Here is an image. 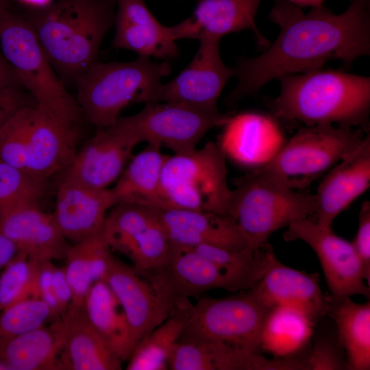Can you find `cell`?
Here are the masks:
<instances>
[{
	"mask_svg": "<svg viewBox=\"0 0 370 370\" xmlns=\"http://www.w3.org/2000/svg\"><path fill=\"white\" fill-rule=\"evenodd\" d=\"M113 206L110 188L95 189L59 178L52 214L64 238L74 244L100 233Z\"/></svg>",
	"mask_w": 370,
	"mask_h": 370,
	"instance_id": "ffe728a7",
	"label": "cell"
},
{
	"mask_svg": "<svg viewBox=\"0 0 370 370\" xmlns=\"http://www.w3.org/2000/svg\"><path fill=\"white\" fill-rule=\"evenodd\" d=\"M269 18L278 25L280 34L262 54L243 58L233 68L238 82L225 99L229 106L273 79L321 69L331 59L350 69L370 53V0H351L338 14L323 4L306 14L286 0H276Z\"/></svg>",
	"mask_w": 370,
	"mask_h": 370,
	"instance_id": "6da1fadb",
	"label": "cell"
},
{
	"mask_svg": "<svg viewBox=\"0 0 370 370\" xmlns=\"http://www.w3.org/2000/svg\"><path fill=\"white\" fill-rule=\"evenodd\" d=\"M36 104L18 90L15 86L0 88V126L21 108Z\"/></svg>",
	"mask_w": 370,
	"mask_h": 370,
	"instance_id": "b9f144b4",
	"label": "cell"
},
{
	"mask_svg": "<svg viewBox=\"0 0 370 370\" xmlns=\"http://www.w3.org/2000/svg\"><path fill=\"white\" fill-rule=\"evenodd\" d=\"M18 251L14 242L0 232V273Z\"/></svg>",
	"mask_w": 370,
	"mask_h": 370,
	"instance_id": "ee69618b",
	"label": "cell"
},
{
	"mask_svg": "<svg viewBox=\"0 0 370 370\" xmlns=\"http://www.w3.org/2000/svg\"><path fill=\"white\" fill-rule=\"evenodd\" d=\"M23 4L28 6L32 10L41 9L49 4H50L53 0H18Z\"/></svg>",
	"mask_w": 370,
	"mask_h": 370,
	"instance_id": "bcb514c9",
	"label": "cell"
},
{
	"mask_svg": "<svg viewBox=\"0 0 370 370\" xmlns=\"http://www.w3.org/2000/svg\"><path fill=\"white\" fill-rule=\"evenodd\" d=\"M18 81L9 64L0 55V88L13 86Z\"/></svg>",
	"mask_w": 370,
	"mask_h": 370,
	"instance_id": "f6af8a7d",
	"label": "cell"
},
{
	"mask_svg": "<svg viewBox=\"0 0 370 370\" xmlns=\"http://www.w3.org/2000/svg\"><path fill=\"white\" fill-rule=\"evenodd\" d=\"M0 232L18 250L38 262L64 259L69 247L53 219L39 204H23L0 210Z\"/></svg>",
	"mask_w": 370,
	"mask_h": 370,
	"instance_id": "d6986e66",
	"label": "cell"
},
{
	"mask_svg": "<svg viewBox=\"0 0 370 370\" xmlns=\"http://www.w3.org/2000/svg\"><path fill=\"white\" fill-rule=\"evenodd\" d=\"M115 6L113 0H53L27 20L56 73L74 81L97 62Z\"/></svg>",
	"mask_w": 370,
	"mask_h": 370,
	"instance_id": "7a4b0ae2",
	"label": "cell"
},
{
	"mask_svg": "<svg viewBox=\"0 0 370 370\" xmlns=\"http://www.w3.org/2000/svg\"><path fill=\"white\" fill-rule=\"evenodd\" d=\"M291 357L267 358L260 353L222 342L177 343L169 362L171 370H295Z\"/></svg>",
	"mask_w": 370,
	"mask_h": 370,
	"instance_id": "7402d4cb",
	"label": "cell"
},
{
	"mask_svg": "<svg viewBox=\"0 0 370 370\" xmlns=\"http://www.w3.org/2000/svg\"><path fill=\"white\" fill-rule=\"evenodd\" d=\"M188 299L176 303L169 316L135 347L126 367L127 370H166L189 315Z\"/></svg>",
	"mask_w": 370,
	"mask_h": 370,
	"instance_id": "836d02e7",
	"label": "cell"
},
{
	"mask_svg": "<svg viewBox=\"0 0 370 370\" xmlns=\"http://www.w3.org/2000/svg\"><path fill=\"white\" fill-rule=\"evenodd\" d=\"M364 132L331 123L303 127L269 162L254 170L291 189H304L354 151L365 138Z\"/></svg>",
	"mask_w": 370,
	"mask_h": 370,
	"instance_id": "8992f818",
	"label": "cell"
},
{
	"mask_svg": "<svg viewBox=\"0 0 370 370\" xmlns=\"http://www.w3.org/2000/svg\"><path fill=\"white\" fill-rule=\"evenodd\" d=\"M154 273L175 304L211 289L237 291L221 268L190 247L173 245L166 262Z\"/></svg>",
	"mask_w": 370,
	"mask_h": 370,
	"instance_id": "484cf974",
	"label": "cell"
},
{
	"mask_svg": "<svg viewBox=\"0 0 370 370\" xmlns=\"http://www.w3.org/2000/svg\"><path fill=\"white\" fill-rule=\"evenodd\" d=\"M304 369H347V365L334 341L324 337L316 341L311 352L305 358Z\"/></svg>",
	"mask_w": 370,
	"mask_h": 370,
	"instance_id": "f35d334b",
	"label": "cell"
},
{
	"mask_svg": "<svg viewBox=\"0 0 370 370\" xmlns=\"http://www.w3.org/2000/svg\"><path fill=\"white\" fill-rule=\"evenodd\" d=\"M53 286L60 316L69 308L73 298L72 290L64 267L55 266L53 273Z\"/></svg>",
	"mask_w": 370,
	"mask_h": 370,
	"instance_id": "7bdbcfd3",
	"label": "cell"
},
{
	"mask_svg": "<svg viewBox=\"0 0 370 370\" xmlns=\"http://www.w3.org/2000/svg\"><path fill=\"white\" fill-rule=\"evenodd\" d=\"M319 282L317 273H307L282 264L269 248L264 273L251 290L269 308H293L317 323L328 310V296L322 293Z\"/></svg>",
	"mask_w": 370,
	"mask_h": 370,
	"instance_id": "e0dca14e",
	"label": "cell"
},
{
	"mask_svg": "<svg viewBox=\"0 0 370 370\" xmlns=\"http://www.w3.org/2000/svg\"><path fill=\"white\" fill-rule=\"evenodd\" d=\"M370 185V138L336 164L320 183L315 195V221L331 228L336 217Z\"/></svg>",
	"mask_w": 370,
	"mask_h": 370,
	"instance_id": "44dd1931",
	"label": "cell"
},
{
	"mask_svg": "<svg viewBox=\"0 0 370 370\" xmlns=\"http://www.w3.org/2000/svg\"><path fill=\"white\" fill-rule=\"evenodd\" d=\"M358 228L353 245L361 262L364 275L370 285V203L365 201L359 212Z\"/></svg>",
	"mask_w": 370,
	"mask_h": 370,
	"instance_id": "ab89813d",
	"label": "cell"
},
{
	"mask_svg": "<svg viewBox=\"0 0 370 370\" xmlns=\"http://www.w3.org/2000/svg\"><path fill=\"white\" fill-rule=\"evenodd\" d=\"M223 126L219 145L225 156L253 169L269 162L285 142L276 121L261 113L230 116Z\"/></svg>",
	"mask_w": 370,
	"mask_h": 370,
	"instance_id": "603a6c76",
	"label": "cell"
},
{
	"mask_svg": "<svg viewBox=\"0 0 370 370\" xmlns=\"http://www.w3.org/2000/svg\"><path fill=\"white\" fill-rule=\"evenodd\" d=\"M0 370H12L10 367L5 362L0 360Z\"/></svg>",
	"mask_w": 370,
	"mask_h": 370,
	"instance_id": "c3c4849f",
	"label": "cell"
},
{
	"mask_svg": "<svg viewBox=\"0 0 370 370\" xmlns=\"http://www.w3.org/2000/svg\"><path fill=\"white\" fill-rule=\"evenodd\" d=\"M261 0H199L193 16L171 27L173 38L199 39L204 36L221 38L227 34L251 29L258 44L265 49L269 42L255 23Z\"/></svg>",
	"mask_w": 370,
	"mask_h": 370,
	"instance_id": "d4e9b609",
	"label": "cell"
},
{
	"mask_svg": "<svg viewBox=\"0 0 370 370\" xmlns=\"http://www.w3.org/2000/svg\"><path fill=\"white\" fill-rule=\"evenodd\" d=\"M104 280L125 312L136 346L175 306L153 272H141L114 257Z\"/></svg>",
	"mask_w": 370,
	"mask_h": 370,
	"instance_id": "4fadbf2b",
	"label": "cell"
},
{
	"mask_svg": "<svg viewBox=\"0 0 370 370\" xmlns=\"http://www.w3.org/2000/svg\"><path fill=\"white\" fill-rule=\"evenodd\" d=\"M225 160L214 142L188 153L166 156L158 208L205 211L230 218L232 190L227 182Z\"/></svg>",
	"mask_w": 370,
	"mask_h": 370,
	"instance_id": "5b68a950",
	"label": "cell"
},
{
	"mask_svg": "<svg viewBox=\"0 0 370 370\" xmlns=\"http://www.w3.org/2000/svg\"><path fill=\"white\" fill-rule=\"evenodd\" d=\"M295 5L315 7L323 5L325 0H286Z\"/></svg>",
	"mask_w": 370,
	"mask_h": 370,
	"instance_id": "7dc6e473",
	"label": "cell"
},
{
	"mask_svg": "<svg viewBox=\"0 0 370 370\" xmlns=\"http://www.w3.org/2000/svg\"><path fill=\"white\" fill-rule=\"evenodd\" d=\"M230 116L181 103L151 101L134 115L120 116L115 123L139 143L164 145L174 154H185L195 151L208 131L223 125Z\"/></svg>",
	"mask_w": 370,
	"mask_h": 370,
	"instance_id": "30bf717a",
	"label": "cell"
},
{
	"mask_svg": "<svg viewBox=\"0 0 370 370\" xmlns=\"http://www.w3.org/2000/svg\"><path fill=\"white\" fill-rule=\"evenodd\" d=\"M117 6L113 47L136 52L141 56L167 61L178 56L179 50L171 27L160 23L144 0H113Z\"/></svg>",
	"mask_w": 370,
	"mask_h": 370,
	"instance_id": "cb8c5ba5",
	"label": "cell"
},
{
	"mask_svg": "<svg viewBox=\"0 0 370 370\" xmlns=\"http://www.w3.org/2000/svg\"><path fill=\"white\" fill-rule=\"evenodd\" d=\"M7 0H0V13L5 8Z\"/></svg>",
	"mask_w": 370,
	"mask_h": 370,
	"instance_id": "681fc988",
	"label": "cell"
},
{
	"mask_svg": "<svg viewBox=\"0 0 370 370\" xmlns=\"http://www.w3.org/2000/svg\"><path fill=\"white\" fill-rule=\"evenodd\" d=\"M287 227L283 234L286 241L301 240L317 254L331 299L354 295L369 298V286L365 283L362 266L352 242L339 237L331 228L323 227L310 218L294 221Z\"/></svg>",
	"mask_w": 370,
	"mask_h": 370,
	"instance_id": "7c38bea8",
	"label": "cell"
},
{
	"mask_svg": "<svg viewBox=\"0 0 370 370\" xmlns=\"http://www.w3.org/2000/svg\"><path fill=\"white\" fill-rule=\"evenodd\" d=\"M112 252L101 232L69 245L64 268L73 293L71 304L84 307L92 285L105 280L114 258Z\"/></svg>",
	"mask_w": 370,
	"mask_h": 370,
	"instance_id": "1f68e13d",
	"label": "cell"
},
{
	"mask_svg": "<svg viewBox=\"0 0 370 370\" xmlns=\"http://www.w3.org/2000/svg\"><path fill=\"white\" fill-rule=\"evenodd\" d=\"M164 61L139 57L127 62H96L74 79L84 119L97 128L113 125L130 103H147L161 79L171 72Z\"/></svg>",
	"mask_w": 370,
	"mask_h": 370,
	"instance_id": "277c9868",
	"label": "cell"
},
{
	"mask_svg": "<svg viewBox=\"0 0 370 370\" xmlns=\"http://www.w3.org/2000/svg\"><path fill=\"white\" fill-rule=\"evenodd\" d=\"M154 209L173 245H210L236 251L262 247H257L229 217L199 210Z\"/></svg>",
	"mask_w": 370,
	"mask_h": 370,
	"instance_id": "ac0fdd59",
	"label": "cell"
},
{
	"mask_svg": "<svg viewBox=\"0 0 370 370\" xmlns=\"http://www.w3.org/2000/svg\"><path fill=\"white\" fill-rule=\"evenodd\" d=\"M315 322L304 312L287 306L270 308L262 327L259 348L276 358L303 350L311 340Z\"/></svg>",
	"mask_w": 370,
	"mask_h": 370,
	"instance_id": "d6a6232c",
	"label": "cell"
},
{
	"mask_svg": "<svg viewBox=\"0 0 370 370\" xmlns=\"http://www.w3.org/2000/svg\"><path fill=\"white\" fill-rule=\"evenodd\" d=\"M51 325L60 336L69 369H122V361L92 326L84 307L70 304Z\"/></svg>",
	"mask_w": 370,
	"mask_h": 370,
	"instance_id": "4316f807",
	"label": "cell"
},
{
	"mask_svg": "<svg viewBox=\"0 0 370 370\" xmlns=\"http://www.w3.org/2000/svg\"><path fill=\"white\" fill-rule=\"evenodd\" d=\"M335 321L338 338L347 354V369H370V303L358 304L350 297L332 299L328 310Z\"/></svg>",
	"mask_w": 370,
	"mask_h": 370,
	"instance_id": "4dcf8cb0",
	"label": "cell"
},
{
	"mask_svg": "<svg viewBox=\"0 0 370 370\" xmlns=\"http://www.w3.org/2000/svg\"><path fill=\"white\" fill-rule=\"evenodd\" d=\"M40 262L18 251L0 273V311L29 297L37 296L36 274Z\"/></svg>",
	"mask_w": 370,
	"mask_h": 370,
	"instance_id": "d590c367",
	"label": "cell"
},
{
	"mask_svg": "<svg viewBox=\"0 0 370 370\" xmlns=\"http://www.w3.org/2000/svg\"><path fill=\"white\" fill-rule=\"evenodd\" d=\"M270 308L252 292L200 298L192 306L179 341H217L260 353L262 325Z\"/></svg>",
	"mask_w": 370,
	"mask_h": 370,
	"instance_id": "9c48e42d",
	"label": "cell"
},
{
	"mask_svg": "<svg viewBox=\"0 0 370 370\" xmlns=\"http://www.w3.org/2000/svg\"><path fill=\"white\" fill-rule=\"evenodd\" d=\"M0 360L12 370L69 369L60 336L52 325L0 340Z\"/></svg>",
	"mask_w": 370,
	"mask_h": 370,
	"instance_id": "83f0119b",
	"label": "cell"
},
{
	"mask_svg": "<svg viewBox=\"0 0 370 370\" xmlns=\"http://www.w3.org/2000/svg\"><path fill=\"white\" fill-rule=\"evenodd\" d=\"M34 105L21 108L0 126V160L25 171H27L29 131Z\"/></svg>",
	"mask_w": 370,
	"mask_h": 370,
	"instance_id": "8d00e7d4",
	"label": "cell"
},
{
	"mask_svg": "<svg viewBox=\"0 0 370 370\" xmlns=\"http://www.w3.org/2000/svg\"><path fill=\"white\" fill-rule=\"evenodd\" d=\"M138 143L135 136L115 123L97 128L59 178L95 189L108 188L119 179Z\"/></svg>",
	"mask_w": 370,
	"mask_h": 370,
	"instance_id": "2e32d148",
	"label": "cell"
},
{
	"mask_svg": "<svg viewBox=\"0 0 370 370\" xmlns=\"http://www.w3.org/2000/svg\"><path fill=\"white\" fill-rule=\"evenodd\" d=\"M0 46L19 84L29 92L36 105L84 116L76 99L58 77L27 19L3 10L0 13Z\"/></svg>",
	"mask_w": 370,
	"mask_h": 370,
	"instance_id": "ba28073f",
	"label": "cell"
},
{
	"mask_svg": "<svg viewBox=\"0 0 370 370\" xmlns=\"http://www.w3.org/2000/svg\"><path fill=\"white\" fill-rule=\"evenodd\" d=\"M82 118L34 106L28 140L29 173L49 180L70 164L79 148Z\"/></svg>",
	"mask_w": 370,
	"mask_h": 370,
	"instance_id": "9a60e30c",
	"label": "cell"
},
{
	"mask_svg": "<svg viewBox=\"0 0 370 370\" xmlns=\"http://www.w3.org/2000/svg\"><path fill=\"white\" fill-rule=\"evenodd\" d=\"M166 156L160 147H147L132 156L123 173L110 188L114 206L123 204L159 208L160 186Z\"/></svg>",
	"mask_w": 370,
	"mask_h": 370,
	"instance_id": "f546056e",
	"label": "cell"
},
{
	"mask_svg": "<svg viewBox=\"0 0 370 370\" xmlns=\"http://www.w3.org/2000/svg\"><path fill=\"white\" fill-rule=\"evenodd\" d=\"M192 61L175 78L157 87L149 102H176L218 112L217 102L233 68L223 62L220 38L204 36Z\"/></svg>",
	"mask_w": 370,
	"mask_h": 370,
	"instance_id": "5bb4252c",
	"label": "cell"
},
{
	"mask_svg": "<svg viewBox=\"0 0 370 370\" xmlns=\"http://www.w3.org/2000/svg\"><path fill=\"white\" fill-rule=\"evenodd\" d=\"M279 95L269 101L273 115L307 126L338 123L369 127L370 78L321 69L278 78Z\"/></svg>",
	"mask_w": 370,
	"mask_h": 370,
	"instance_id": "3957f363",
	"label": "cell"
},
{
	"mask_svg": "<svg viewBox=\"0 0 370 370\" xmlns=\"http://www.w3.org/2000/svg\"><path fill=\"white\" fill-rule=\"evenodd\" d=\"M84 310L89 322L112 352L128 360L136 344L125 312L105 280L96 282L88 291Z\"/></svg>",
	"mask_w": 370,
	"mask_h": 370,
	"instance_id": "f1b7e54d",
	"label": "cell"
},
{
	"mask_svg": "<svg viewBox=\"0 0 370 370\" xmlns=\"http://www.w3.org/2000/svg\"><path fill=\"white\" fill-rule=\"evenodd\" d=\"M101 234L112 251L127 257L141 272L160 269L173 245L153 207L123 204L108 212Z\"/></svg>",
	"mask_w": 370,
	"mask_h": 370,
	"instance_id": "8fae6325",
	"label": "cell"
},
{
	"mask_svg": "<svg viewBox=\"0 0 370 370\" xmlns=\"http://www.w3.org/2000/svg\"><path fill=\"white\" fill-rule=\"evenodd\" d=\"M55 266L52 261L40 262L36 281L37 296L49 306L53 320L60 316L53 286V273Z\"/></svg>",
	"mask_w": 370,
	"mask_h": 370,
	"instance_id": "60d3db41",
	"label": "cell"
},
{
	"mask_svg": "<svg viewBox=\"0 0 370 370\" xmlns=\"http://www.w3.org/2000/svg\"><path fill=\"white\" fill-rule=\"evenodd\" d=\"M315 195L287 188L252 169L235 181L230 218L257 247L272 233L316 212Z\"/></svg>",
	"mask_w": 370,
	"mask_h": 370,
	"instance_id": "52a82bcc",
	"label": "cell"
},
{
	"mask_svg": "<svg viewBox=\"0 0 370 370\" xmlns=\"http://www.w3.org/2000/svg\"><path fill=\"white\" fill-rule=\"evenodd\" d=\"M0 340L8 339L45 325L53 320L49 306L39 297H29L1 310Z\"/></svg>",
	"mask_w": 370,
	"mask_h": 370,
	"instance_id": "74e56055",
	"label": "cell"
},
{
	"mask_svg": "<svg viewBox=\"0 0 370 370\" xmlns=\"http://www.w3.org/2000/svg\"><path fill=\"white\" fill-rule=\"evenodd\" d=\"M48 182L0 160V210L23 204H40Z\"/></svg>",
	"mask_w": 370,
	"mask_h": 370,
	"instance_id": "e575fe53",
	"label": "cell"
}]
</instances>
